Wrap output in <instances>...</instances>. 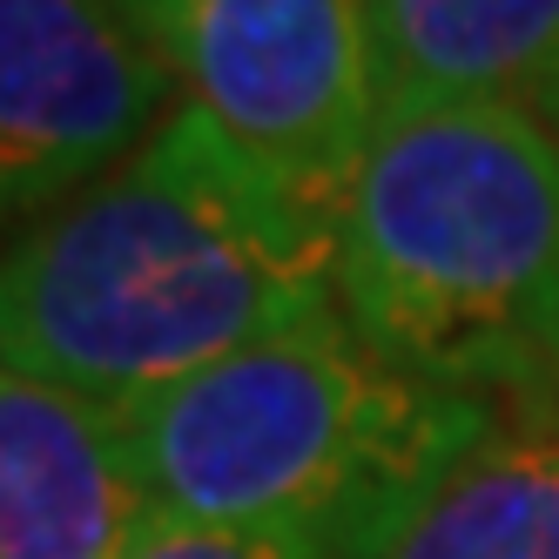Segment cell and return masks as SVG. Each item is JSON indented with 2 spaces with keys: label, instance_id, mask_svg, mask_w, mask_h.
Returning <instances> with one entry per match:
<instances>
[{
  "label": "cell",
  "instance_id": "cell-1",
  "mask_svg": "<svg viewBox=\"0 0 559 559\" xmlns=\"http://www.w3.org/2000/svg\"><path fill=\"white\" fill-rule=\"evenodd\" d=\"M331 310V203L189 102L0 250V365L108 412Z\"/></svg>",
  "mask_w": 559,
  "mask_h": 559
},
{
  "label": "cell",
  "instance_id": "cell-10",
  "mask_svg": "<svg viewBox=\"0 0 559 559\" xmlns=\"http://www.w3.org/2000/svg\"><path fill=\"white\" fill-rule=\"evenodd\" d=\"M539 115H546V122H552V129H559V82H552V88H546V102H539Z\"/></svg>",
  "mask_w": 559,
  "mask_h": 559
},
{
  "label": "cell",
  "instance_id": "cell-8",
  "mask_svg": "<svg viewBox=\"0 0 559 559\" xmlns=\"http://www.w3.org/2000/svg\"><path fill=\"white\" fill-rule=\"evenodd\" d=\"M384 559H559V405H519Z\"/></svg>",
  "mask_w": 559,
  "mask_h": 559
},
{
  "label": "cell",
  "instance_id": "cell-3",
  "mask_svg": "<svg viewBox=\"0 0 559 559\" xmlns=\"http://www.w3.org/2000/svg\"><path fill=\"white\" fill-rule=\"evenodd\" d=\"M499 418L492 397L384 365L337 310L115 412L148 512L331 559H384Z\"/></svg>",
  "mask_w": 559,
  "mask_h": 559
},
{
  "label": "cell",
  "instance_id": "cell-7",
  "mask_svg": "<svg viewBox=\"0 0 559 559\" xmlns=\"http://www.w3.org/2000/svg\"><path fill=\"white\" fill-rule=\"evenodd\" d=\"M384 108L546 102L559 82V0H371Z\"/></svg>",
  "mask_w": 559,
  "mask_h": 559
},
{
  "label": "cell",
  "instance_id": "cell-4",
  "mask_svg": "<svg viewBox=\"0 0 559 559\" xmlns=\"http://www.w3.org/2000/svg\"><path fill=\"white\" fill-rule=\"evenodd\" d=\"M169 82L263 169L337 203L378 115L371 0H115Z\"/></svg>",
  "mask_w": 559,
  "mask_h": 559
},
{
  "label": "cell",
  "instance_id": "cell-5",
  "mask_svg": "<svg viewBox=\"0 0 559 559\" xmlns=\"http://www.w3.org/2000/svg\"><path fill=\"white\" fill-rule=\"evenodd\" d=\"M169 95L115 0H0V223L102 182L176 115Z\"/></svg>",
  "mask_w": 559,
  "mask_h": 559
},
{
  "label": "cell",
  "instance_id": "cell-9",
  "mask_svg": "<svg viewBox=\"0 0 559 559\" xmlns=\"http://www.w3.org/2000/svg\"><path fill=\"white\" fill-rule=\"evenodd\" d=\"M129 559H331V552L290 533H223V526H189V519L155 512L148 533L129 546Z\"/></svg>",
  "mask_w": 559,
  "mask_h": 559
},
{
  "label": "cell",
  "instance_id": "cell-6",
  "mask_svg": "<svg viewBox=\"0 0 559 559\" xmlns=\"http://www.w3.org/2000/svg\"><path fill=\"white\" fill-rule=\"evenodd\" d=\"M148 519L115 412L0 365V559H129Z\"/></svg>",
  "mask_w": 559,
  "mask_h": 559
},
{
  "label": "cell",
  "instance_id": "cell-2",
  "mask_svg": "<svg viewBox=\"0 0 559 559\" xmlns=\"http://www.w3.org/2000/svg\"><path fill=\"white\" fill-rule=\"evenodd\" d=\"M331 229L337 317L384 365L559 405V129L533 102L384 108Z\"/></svg>",
  "mask_w": 559,
  "mask_h": 559
}]
</instances>
